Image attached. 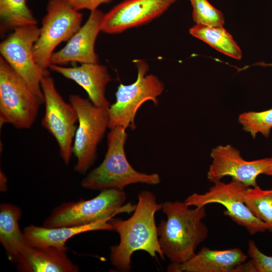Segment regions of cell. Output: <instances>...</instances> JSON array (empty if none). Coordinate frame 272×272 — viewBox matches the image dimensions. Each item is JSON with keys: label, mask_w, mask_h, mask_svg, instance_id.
Listing matches in <instances>:
<instances>
[{"label": "cell", "mask_w": 272, "mask_h": 272, "mask_svg": "<svg viewBox=\"0 0 272 272\" xmlns=\"http://www.w3.org/2000/svg\"><path fill=\"white\" fill-rule=\"evenodd\" d=\"M162 209L155 194L143 190L138 194V201L132 216L126 220L111 219L113 230L119 236V242L111 247L109 259L112 266L126 272L131 267V256L139 250L147 252L151 257L165 256L160 248L155 222L156 212Z\"/></svg>", "instance_id": "cell-1"}, {"label": "cell", "mask_w": 272, "mask_h": 272, "mask_svg": "<svg viewBox=\"0 0 272 272\" xmlns=\"http://www.w3.org/2000/svg\"><path fill=\"white\" fill-rule=\"evenodd\" d=\"M190 207L179 200L162 203L166 220L157 226L159 243L163 255L172 263H183L193 257L209 235L202 221L207 216L206 206Z\"/></svg>", "instance_id": "cell-2"}, {"label": "cell", "mask_w": 272, "mask_h": 272, "mask_svg": "<svg viewBox=\"0 0 272 272\" xmlns=\"http://www.w3.org/2000/svg\"><path fill=\"white\" fill-rule=\"evenodd\" d=\"M110 130L104 160L87 174L81 181V186L85 189L101 191L123 190L127 185L139 183L150 185L159 184L161 177L158 174L139 172L128 162L124 150L127 138L126 129L118 126Z\"/></svg>", "instance_id": "cell-3"}, {"label": "cell", "mask_w": 272, "mask_h": 272, "mask_svg": "<svg viewBox=\"0 0 272 272\" xmlns=\"http://www.w3.org/2000/svg\"><path fill=\"white\" fill-rule=\"evenodd\" d=\"M123 190L107 189L88 200L62 203L53 209L42 226L47 228L79 227L110 220L117 214L133 212L136 205H124Z\"/></svg>", "instance_id": "cell-4"}, {"label": "cell", "mask_w": 272, "mask_h": 272, "mask_svg": "<svg viewBox=\"0 0 272 272\" xmlns=\"http://www.w3.org/2000/svg\"><path fill=\"white\" fill-rule=\"evenodd\" d=\"M69 101L77 112L79 122L73 145L77 159L74 170L85 175L96 160L98 146L108 128L109 107L96 106L89 99L77 94L70 95Z\"/></svg>", "instance_id": "cell-5"}, {"label": "cell", "mask_w": 272, "mask_h": 272, "mask_svg": "<svg viewBox=\"0 0 272 272\" xmlns=\"http://www.w3.org/2000/svg\"><path fill=\"white\" fill-rule=\"evenodd\" d=\"M44 101L36 96L0 56V127L9 124L28 129L34 123Z\"/></svg>", "instance_id": "cell-6"}, {"label": "cell", "mask_w": 272, "mask_h": 272, "mask_svg": "<svg viewBox=\"0 0 272 272\" xmlns=\"http://www.w3.org/2000/svg\"><path fill=\"white\" fill-rule=\"evenodd\" d=\"M138 70L137 80L130 85L120 84L115 93L116 101L109 107L108 128L120 126L135 129L134 119L141 106L147 101L158 104L157 97L163 93L165 86L158 78L146 75L148 63L143 60L133 61Z\"/></svg>", "instance_id": "cell-7"}, {"label": "cell", "mask_w": 272, "mask_h": 272, "mask_svg": "<svg viewBox=\"0 0 272 272\" xmlns=\"http://www.w3.org/2000/svg\"><path fill=\"white\" fill-rule=\"evenodd\" d=\"M46 11L33 55L39 67L48 72L56 47L69 41L81 28L83 15L65 0H49Z\"/></svg>", "instance_id": "cell-8"}, {"label": "cell", "mask_w": 272, "mask_h": 272, "mask_svg": "<svg viewBox=\"0 0 272 272\" xmlns=\"http://www.w3.org/2000/svg\"><path fill=\"white\" fill-rule=\"evenodd\" d=\"M44 96L45 112L41 125L55 139L60 156L67 165L73 155V145L78 121L74 106L66 102L56 89L50 73L44 75L41 82Z\"/></svg>", "instance_id": "cell-9"}, {"label": "cell", "mask_w": 272, "mask_h": 272, "mask_svg": "<svg viewBox=\"0 0 272 272\" xmlns=\"http://www.w3.org/2000/svg\"><path fill=\"white\" fill-rule=\"evenodd\" d=\"M13 30L0 43L1 56L44 101L41 82L43 77L49 72L39 67L33 55V46L39 37L40 28L37 25H28Z\"/></svg>", "instance_id": "cell-10"}, {"label": "cell", "mask_w": 272, "mask_h": 272, "mask_svg": "<svg viewBox=\"0 0 272 272\" xmlns=\"http://www.w3.org/2000/svg\"><path fill=\"white\" fill-rule=\"evenodd\" d=\"M209 190L203 193H193L184 201L189 206L202 207L211 203H219L225 208L224 215L237 225L244 227L250 235L263 233L267 225L256 218L244 202L248 187L232 179L229 183L221 181L213 183Z\"/></svg>", "instance_id": "cell-11"}, {"label": "cell", "mask_w": 272, "mask_h": 272, "mask_svg": "<svg viewBox=\"0 0 272 272\" xmlns=\"http://www.w3.org/2000/svg\"><path fill=\"white\" fill-rule=\"evenodd\" d=\"M212 162L207 173L208 180L214 183L230 176L247 187L256 186V178L265 174L272 166V157L246 161L240 152L230 145L219 146L211 153Z\"/></svg>", "instance_id": "cell-12"}, {"label": "cell", "mask_w": 272, "mask_h": 272, "mask_svg": "<svg viewBox=\"0 0 272 272\" xmlns=\"http://www.w3.org/2000/svg\"><path fill=\"white\" fill-rule=\"evenodd\" d=\"M177 0H124L104 14L101 31L114 34L147 24L165 12Z\"/></svg>", "instance_id": "cell-13"}, {"label": "cell", "mask_w": 272, "mask_h": 272, "mask_svg": "<svg viewBox=\"0 0 272 272\" xmlns=\"http://www.w3.org/2000/svg\"><path fill=\"white\" fill-rule=\"evenodd\" d=\"M104 15V13L98 9L90 12L87 21L67 41L65 46L53 53L50 64L99 63L95 45L97 37L101 31Z\"/></svg>", "instance_id": "cell-14"}, {"label": "cell", "mask_w": 272, "mask_h": 272, "mask_svg": "<svg viewBox=\"0 0 272 272\" xmlns=\"http://www.w3.org/2000/svg\"><path fill=\"white\" fill-rule=\"evenodd\" d=\"M248 257L239 248L215 250L203 247L183 263L171 262L167 270L173 272H234Z\"/></svg>", "instance_id": "cell-15"}, {"label": "cell", "mask_w": 272, "mask_h": 272, "mask_svg": "<svg viewBox=\"0 0 272 272\" xmlns=\"http://www.w3.org/2000/svg\"><path fill=\"white\" fill-rule=\"evenodd\" d=\"M49 69L71 80L83 88L89 100L98 107H109L105 95L106 88L111 81L107 67L99 63H83L79 66L65 67L50 64Z\"/></svg>", "instance_id": "cell-16"}, {"label": "cell", "mask_w": 272, "mask_h": 272, "mask_svg": "<svg viewBox=\"0 0 272 272\" xmlns=\"http://www.w3.org/2000/svg\"><path fill=\"white\" fill-rule=\"evenodd\" d=\"M109 221L103 220L79 227L47 228L43 226L30 225L24 228L23 232L27 243L30 246L67 249L66 242L76 235L96 230H113Z\"/></svg>", "instance_id": "cell-17"}, {"label": "cell", "mask_w": 272, "mask_h": 272, "mask_svg": "<svg viewBox=\"0 0 272 272\" xmlns=\"http://www.w3.org/2000/svg\"><path fill=\"white\" fill-rule=\"evenodd\" d=\"M66 250L29 245L16 263L17 270L23 272L79 271V266L67 256Z\"/></svg>", "instance_id": "cell-18"}, {"label": "cell", "mask_w": 272, "mask_h": 272, "mask_svg": "<svg viewBox=\"0 0 272 272\" xmlns=\"http://www.w3.org/2000/svg\"><path fill=\"white\" fill-rule=\"evenodd\" d=\"M22 215L21 209L11 203L0 206V242L8 259L16 263L29 246L19 222Z\"/></svg>", "instance_id": "cell-19"}, {"label": "cell", "mask_w": 272, "mask_h": 272, "mask_svg": "<svg viewBox=\"0 0 272 272\" xmlns=\"http://www.w3.org/2000/svg\"><path fill=\"white\" fill-rule=\"evenodd\" d=\"M189 33L216 50L234 59L242 58V51L232 36L223 27H208L196 24Z\"/></svg>", "instance_id": "cell-20"}, {"label": "cell", "mask_w": 272, "mask_h": 272, "mask_svg": "<svg viewBox=\"0 0 272 272\" xmlns=\"http://www.w3.org/2000/svg\"><path fill=\"white\" fill-rule=\"evenodd\" d=\"M0 20L1 33L20 26L37 24L26 0H0Z\"/></svg>", "instance_id": "cell-21"}, {"label": "cell", "mask_w": 272, "mask_h": 272, "mask_svg": "<svg viewBox=\"0 0 272 272\" xmlns=\"http://www.w3.org/2000/svg\"><path fill=\"white\" fill-rule=\"evenodd\" d=\"M244 202L252 214L265 223L267 231L272 233V189H263L257 185L249 187Z\"/></svg>", "instance_id": "cell-22"}, {"label": "cell", "mask_w": 272, "mask_h": 272, "mask_svg": "<svg viewBox=\"0 0 272 272\" xmlns=\"http://www.w3.org/2000/svg\"><path fill=\"white\" fill-rule=\"evenodd\" d=\"M238 122L243 130L250 133L253 138L258 133L267 138L272 128V108L260 112H243L239 116Z\"/></svg>", "instance_id": "cell-23"}, {"label": "cell", "mask_w": 272, "mask_h": 272, "mask_svg": "<svg viewBox=\"0 0 272 272\" xmlns=\"http://www.w3.org/2000/svg\"><path fill=\"white\" fill-rule=\"evenodd\" d=\"M192 7V19L197 25L208 27H223V14L208 0H190Z\"/></svg>", "instance_id": "cell-24"}, {"label": "cell", "mask_w": 272, "mask_h": 272, "mask_svg": "<svg viewBox=\"0 0 272 272\" xmlns=\"http://www.w3.org/2000/svg\"><path fill=\"white\" fill-rule=\"evenodd\" d=\"M247 254L250 260L240 265L238 271L272 272V256L262 253L253 240L248 241Z\"/></svg>", "instance_id": "cell-25"}, {"label": "cell", "mask_w": 272, "mask_h": 272, "mask_svg": "<svg viewBox=\"0 0 272 272\" xmlns=\"http://www.w3.org/2000/svg\"><path fill=\"white\" fill-rule=\"evenodd\" d=\"M78 11L88 10L90 12L98 9L104 4H108L112 0H65Z\"/></svg>", "instance_id": "cell-26"}, {"label": "cell", "mask_w": 272, "mask_h": 272, "mask_svg": "<svg viewBox=\"0 0 272 272\" xmlns=\"http://www.w3.org/2000/svg\"><path fill=\"white\" fill-rule=\"evenodd\" d=\"M1 190L3 192L7 190V178L3 172L0 173Z\"/></svg>", "instance_id": "cell-27"}, {"label": "cell", "mask_w": 272, "mask_h": 272, "mask_svg": "<svg viewBox=\"0 0 272 272\" xmlns=\"http://www.w3.org/2000/svg\"><path fill=\"white\" fill-rule=\"evenodd\" d=\"M258 65L262 66H270L272 67V63H266L264 62H259L255 63V64H253L252 65Z\"/></svg>", "instance_id": "cell-28"}, {"label": "cell", "mask_w": 272, "mask_h": 272, "mask_svg": "<svg viewBox=\"0 0 272 272\" xmlns=\"http://www.w3.org/2000/svg\"><path fill=\"white\" fill-rule=\"evenodd\" d=\"M265 175L272 176V166L269 168V170L266 173Z\"/></svg>", "instance_id": "cell-29"}]
</instances>
